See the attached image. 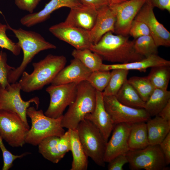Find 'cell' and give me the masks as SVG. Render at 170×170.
I'll use <instances>...</instances> for the list:
<instances>
[{
  "label": "cell",
  "instance_id": "obj_1",
  "mask_svg": "<svg viewBox=\"0 0 170 170\" xmlns=\"http://www.w3.org/2000/svg\"><path fill=\"white\" fill-rule=\"evenodd\" d=\"M135 41L121 35H114L111 31L104 35L89 49L105 60L117 64H123L140 60L144 58L135 50Z\"/></svg>",
  "mask_w": 170,
  "mask_h": 170
},
{
  "label": "cell",
  "instance_id": "obj_2",
  "mask_svg": "<svg viewBox=\"0 0 170 170\" xmlns=\"http://www.w3.org/2000/svg\"><path fill=\"white\" fill-rule=\"evenodd\" d=\"M66 63L63 55L49 54L43 59L32 63L33 71L29 74L24 71L18 83L21 90L30 93L42 89L51 83Z\"/></svg>",
  "mask_w": 170,
  "mask_h": 170
},
{
  "label": "cell",
  "instance_id": "obj_3",
  "mask_svg": "<svg viewBox=\"0 0 170 170\" xmlns=\"http://www.w3.org/2000/svg\"><path fill=\"white\" fill-rule=\"evenodd\" d=\"M11 30L18 39V43L23 53V59L20 66L12 70L8 76L9 83L16 82L21 76L27 65L36 55L41 51L55 49L54 45L46 41L40 34L34 31H27L21 28L15 29L9 25Z\"/></svg>",
  "mask_w": 170,
  "mask_h": 170
},
{
  "label": "cell",
  "instance_id": "obj_4",
  "mask_svg": "<svg viewBox=\"0 0 170 170\" xmlns=\"http://www.w3.org/2000/svg\"><path fill=\"white\" fill-rule=\"evenodd\" d=\"M96 90L87 81L78 83L74 102L63 115L61 125L68 129H76L86 115L94 110L96 103Z\"/></svg>",
  "mask_w": 170,
  "mask_h": 170
},
{
  "label": "cell",
  "instance_id": "obj_5",
  "mask_svg": "<svg viewBox=\"0 0 170 170\" xmlns=\"http://www.w3.org/2000/svg\"><path fill=\"white\" fill-rule=\"evenodd\" d=\"M34 107L27 109V116L31 119V125L25 138L26 143L37 146L44 139L53 136L60 137L65 132L61 123L62 116L53 118L46 116L42 110Z\"/></svg>",
  "mask_w": 170,
  "mask_h": 170
},
{
  "label": "cell",
  "instance_id": "obj_6",
  "mask_svg": "<svg viewBox=\"0 0 170 170\" xmlns=\"http://www.w3.org/2000/svg\"><path fill=\"white\" fill-rule=\"evenodd\" d=\"M76 129L88 157L98 165L105 167L104 157L107 142L99 130L92 122L85 119L79 123Z\"/></svg>",
  "mask_w": 170,
  "mask_h": 170
},
{
  "label": "cell",
  "instance_id": "obj_7",
  "mask_svg": "<svg viewBox=\"0 0 170 170\" xmlns=\"http://www.w3.org/2000/svg\"><path fill=\"white\" fill-rule=\"evenodd\" d=\"M30 128L17 113L0 110V136L11 146L22 147Z\"/></svg>",
  "mask_w": 170,
  "mask_h": 170
},
{
  "label": "cell",
  "instance_id": "obj_8",
  "mask_svg": "<svg viewBox=\"0 0 170 170\" xmlns=\"http://www.w3.org/2000/svg\"><path fill=\"white\" fill-rule=\"evenodd\" d=\"M130 169L166 170L168 167L159 145H149L141 149L129 150L126 154Z\"/></svg>",
  "mask_w": 170,
  "mask_h": 170
},
{
  "label": "cell",
  "instance_id": "obj_9",
  "mask_svg": "<svg viewBox=\"0 0 170 170\" xmlns=\"http://www.w3.org/2000/svg\"><path fill=\"white\" fill-rule=\"evenodd\" d=\"M21 89L18 82L10 83L3 88L0 85V110L17 113L28 126L26 111L31 103H34L38 109L39 98L35 97L28 101L24 100L20 95Z\"/></svg>",
  "mask_w": 170,
  "mask_h": 170
},
{
  "label": "cell",
  "instance_id": "obj_10",
  "mask_svg": "<svg viewBox=\"0 0 170 170\" xmlns=\"http://www.w3.org/2000/svg\"><path fill=\"white\" fill-rule=\"evenodd\" d=\"M78 83L51 85L46 89L50 96L48 107L44 114L49 117L57 118L62 116L68 106L74 101Z\"/></svg>",
  "mask_w": 170,
  "mask_h": 170
},
{
  "label": "cell",
  "instance_id": "obj_11",
  "mask_svg": "<svg viewBox=\"0 0 170 170\" xmlns=\"http://www.w3.org/2000/svg\"><path fill=\"white\" fill-rule=\"evenodd\" d=\"M105 109L115 125L122 123L133 124L146 122L150 116L144 109H135L124 105L115 96H104Z\"/></svg>",
  "mask_w": 170,
  "mask_h": 170
},
{
  "label": "cell",
  "instance_id": "obj_12",
  "mask_svg": "<svg viewBox=\"0 0 170 170\" xmlns=\"http://www.w3.org/2000/svg\"><path fill=\"white\" fill-rule=\"evenodd\" d=\"M49 30L54 35L76 49H89L93 44L89 31L62 22L51 26Z\"/></svg>",
  "mask_w": 170,
  "mask_h": 170
},
{
  "label": "cell",
  "instance_id": "obj_13",
  "mask_svg": "<svg viewBox=\"0 0 170 170\" xmlns=\"http://www.w3.org/2000/svg\"><path fill=\"white\" fill-rule=\"evenodd\" d=\"M147 0H129L109 6L115 14L114 33L127 36L132 23Z\"/></svg>",
  "mask_w": 170,
  "mask_h": 170
},
{
  "label": "cell",
  "instance_id": "obj_14",
  "mask_svg": "<svg viewBox=\"0 0 170 170\" xmlns=\"http://www.w3.org/2000/svg\"><path fill=\"white\" fill-rule=\"evenodd\" d=\"M154 7L147 0L134 19L142 21L148 27L150 35L157 47L170 46V33L156 17Z\"/></svg>",
  "mask_w": 170,
  "mask_h": 170
},
{
  "label": "cell",
  "instance_id": "obj_15",
  "mask_svg": "<svg viewBox=\"0 0 170 170\" xmlns=\"http://www.w3.org/2000/svg\"><path fill=\"white\" fill-rule=\"evenodd\" d=\"M132 124L122 123L115 125L111 137L106 144L105 162H109L119 155L126 154L129 150L128 141Z\"/></svg>",
  "mask_w": 170,
  "mask_h": 170
},
{
  "label": "cell",
  "instance_id": "obj_16",
  "mask_svg": "<svg viewBox=\"0 0 170 170\" xmlns=\"http://www.w3.org/2000/svg\"><path fill=\"white\" fill-rule=\"evenodd\" d=\"M84 119L90 121L98 128L107 142L115 125L105 109L102 92L96 91L94 109L86 115Z\"/></svg>",
  "mask_w": 170,
  "mask_h": 170
},
{
  "label": "cell",
  "instance_id": "obj_17",
  "mask_svg": "<svg viewBox=\"0 0 170 170\" xmlns=\"http://www.w3.org/2000/svg\"><path fill=\"white\" fill-rule=\"evenodd\" d=\"M82 4L79 0H51L42 10L24 16L21 18L20 22L22 25L30 27L45 21L53 12L61 7L71 8Z\"/></svg>",
  "mask_w": 170,
  "mask_h": 170
},
{
  "label": "cell",
  "instance_id": "obj_18",
  "mask_svg": "<svg viewBox=\"0 0 170 170\" xmlns=\"http://www.w3.org/2000/svg\"><path fill=\"white\" fill-rule=\"evenodd\" d=\"M92 72L79 60L74 58L71 60L69 65L59 72L51 83L58 85L78 83L87 81Z\"/></svg>",
  "mask_w": 170,
  "mask_h": 170
},
{
  "label": "cell",
  "instance_id": "obj_19",
  "mask_svg": "<svg viewBox=\"0 0 170 170\" xmlns=\"http://www.w3.org/2000/svg\"><path fill=\"white\" fill-rule=\"evenodd\" d=\"M70 9L64 22L72 26L90 31L95 22L97 9L93 7L82 4Z\"/></svg>",
  "mask_w": 170,
  "mask_h": 170
},
{
  "label": "cell",
  "instance_id": "obj_20",
  "mask_svg": "<svg viewBox=\"0 0 170 170\" xmlns=\"http://www.w3.org/2000/svg\"><path fill=\"white\" fill-rule=\"evenodd\" d=\"M97 10L95 24L89 31L93 44L97 43L106 33L114 32L116 21L115 14L109 5L104 6Z\"/></svg>",
  "mask_w": 170,
  "mask_h": 170
},
{
  "label": "cell",
  "instance_id": "obj_21",
  "mask_svg": "<svg viewBox=\"0 0 170 170\" xmlns=\"http://www.w3.org/2000/svg\"><path fill=\"white\" fill-rule=\"evenodd\" d=\"M162 65H170V61L161 57L157 54H154L140 60L128 63L112 65L103 63L100 70L110 71L116 69H122L145 72L149 68Z\"/></svg>",
  "mask_w": 170,
  "mask_h": 170
},
{
  "label": "cell",
  "instance_id": "obj_22",
  "mask_svg": "<svg viewBox=\"0 0 170 170\" xmlns=\"http://www.w3.org/2000/svg\"><path fill=\"white\" fill-rule=\"evenodd\" d=\"M150 145H159L170 132V121L156 116L146 122Z\"/></svg>",
  "mask_w": 170,
  "mask_h": 170
},
{
  "label": "cell",
  "instance_id": "obj_23",
  "mask_svg": "<svg viewBox=\"0 0 170 170\" xmlns=\"http://www.w3.org/2000/svg\"><path fill=\"white\" fill-rule=\"evenodd\" d=\"M70 131L73 160L71 170H86L88 165V156L79 139L76 129Z\"/></svg>",
  "mask_w": 170,
  "mask_h": 170
},
{
  "label": "cell",
  "instance_id": "obj_24",
  "mask_svg": "<svg viewBox=\"0 0 170 170\" xmlns=\"http://www.w3.org/2000/svg\"><path fill=\"white\" fill-rule=\"evenodd\" d=\"M128 143L129 150L143 149L150 145L145 122L132 124Z\"/></svg>",
  "mask_w": 170,
  "mask_h": 170
},
{
  "label": "cell",
  "instance_id": "obj_25",
  "mask_svg": "<svg viewBox=\"0 0 170 170\" xmlns=\"http://www.w3.org/2000/svg\"><path fill=\"white\" fill-rule=\"evenodd\" d=\"M115 96L119 102L124 105L135 109L144 108L145 102L127 80Z\"/></svg>",
  "mask_w": 170,
  "mask_h": 170
},
{
  "label": "cell",
  "instance_id": "obj_26",
  "mask_svg": "<svg viewBox=\"0 0 170 170\" xmlns=\"http://www.w3.org/2000/svg\"><path fill=\"white\" fill-rule=\"evenodd\" d=\"M170 100V91L155 88L145 102L144 109L150 117L155 116L158 115Z\"/></svg>",
  "mask_w": 170,
  "mask_h": 170
},
{
  "label": "cell",
  "instance_id": "obj_27",
  "mask_svg": "<svg viewBox=\"0 0 170 170\" xmlns=\"http://www.w3.org/2000/svg\"><path fill=\"white\" fill-rule=\"evenodd\" d=\"M59 137L56 136L48 137L38 145L39 153L45 159L54 164L58 163L64 157L57 147Z\"/></svg>",
  "mask_w": 170,
  "mask_h": 170
},
{
  "label": "cell",
  "instance_id": "obj_28",
  "mask_svg": "<svg viewBox=\"0 0 170 170\" xmlns=\"http://www.w3.org/2000/svg\"><path fill=\"white\" fill-rule=\"evenodd\" d=\"M71 55L92 71L100 70L103 64L101 57L89 49H75L72 51Z\"/></svg>",
  "mask_w": 170,
  "mask_h": 170
},
{
  "label": "cell",
  "instance_id": "obj_29",
  "mask_svg": "<svg viewBox=\"0 0 170 170\" xmlns=\"http://www.w3.org/2000/svg\"><path fill=\"white\" fill-rule=\"evenodd\" d=\"M170 65L153 67L147 76L155 88L167 90L170 79Z\"/></svg>",
  "mask_w": 170,
  "mask_h": 170
},
{
  "label": "cell",
  "instance_id": "obj_30",
  "mask_svg": "<svg viewBox=\"0 0 170 170\" xmlns=\"http://www.w3.org/2000/svg\"><path fill=\"white\" fill-rule=\"evenodd\" d=\"M128 73V70L124 69L112 70L110 72V77L109 83L102 92L103 96L116 95L127 80Z\"/></svg>",
  "mask_w": 170,
  "mask_h": 170
},
{
  "label": "cell",
  "instance_id": "obj_31",
  "mask_svg": "<svg viewBox=\"0 0 170 170\" xmlns=\"http://www.w3.org/2000/svg\"><path fill=\"white\" fill-rule=\"evenodd\" d=\"M127 81L144 102L147 100L155 88L147 76H133L130 77Z\"/></svg>",
  "mask_w": 170,
  "mask_h": 170
},
{
  "label": "cell",
  "instance_id": "obj_32",
  "mask_svg": "<svg viewBox=\"0 0 170 170\" xmlns=\"http://www.w3.org/2000/svg\"><path fill=\"white\" fill-rule=\"evenodd\" d=\"M136 39L134 48L137 54L144 57L157 54L158 47L150 35L142 36Z\"/></svg>",
  "mask_w": 170,
  "mask_h": 170
},
{
  "label": "cell",
  "instance_id": "obj_33",
  "mask_svg": "<svg viewBox=\"0 0 170 170\" xmlns=\"http://www.w3.org/2000/svg\"><path fill=\"white\" fill-rule=\"evenodd\" d=\"M110 77V71H92L87 81L96 90L103 92L108 85Z\"/></svg>",
  "mask_w": 170,
  "mask_h": 170
},
{
  "label": "cell",
  "instance_id": "obj_34",
  "mask_svg": "<svg viewBox=\"0 0 170 170\" xmlns=\"http://www.w3.org/2000/svg\"><path fill=\"white\" fill-rule=\"evenodd\" d=\"M8 29V24L0 22V47L9 50L15 56L19 55L21 48L18 42H15L7 36L6 32Z\"/></svg>",
  "mask_w": 170,
  "mask_h": 170
},
{
  "label": "cell",
  "instance_id": "obj_35",
  "mask_svg": "<svg viewBox=\"0 0 170 170\" xmlns=\"http://www.w3.org/2000/svg\"><path fill=\"white\" fill-rule=\"evenodd\" d=\"M6 53L2 51H0V85L5 88L10 83L8 81V76L10 71L15 69L7 63Z\"/></svg>",
  "mask_w": 170,
  "mask_h": 170
},
{
  "label": "cell",
  "instance_id": "obj_36",
  "mask_svg": "<svg viewBox=\"0 0 170 170\" xmlns=\"http://www.w3.org/2000/svg\"><path fill=\"white\" fill-rule=\"evenodd\" d=\"M0 148L2 153L3 164L2 170H8L13 166V162L16 159L21 158L29 153L26 152L19 155L13 154L8 150L3 142V139L0 136Z\"/></svg>",
  "mask_w": 170,
  "mask_h": 170
},
{
  "label": "cell",
  "instance_id": "obj_37",
  "mask_svg": "<svg viewBox=\"0 0 170 170\" xmlns=\"http://www.w3.org/2000/svg\"><path fill=\"white\" fill-rule=\"evenodd\" d=\"M129 34L136 39L141 36L150 35L149 29L144 22L134 19L133 21Z\"/></svg>",
  "mask_w": 170,
  "mask_h": 170
},
{
  "label": "cell",
  "instance_id": "obj_38",
  "mask_svg": "<svg viewBox=\"0 0 170 170\" xmlns=\"http://www.w3.org/2000/svg\"><path fill=\"white\" fill-rule=\"evenodd\" d=\"M57 147L59 151L63 156L68 152L71 150V145L70 130L59 137L57 144Z\"/></svg>",
  "mask_w": 170,
  "mask_h": 170
},
{
  "label": "cell",
  "instance_id": "obj_39",
  "mask_svg": "<svg viewBox=\"0 0 170 170\" xmlns=\"http://www.w3.org/2000/svg\"><path fill=\"white\" fill-rule=\"evenodd\" d=\"M41 0H15L16 5L20 9L33 13Z\"/></svg>",
  "mask_w": 170,
  "mask_h": 170
},
{
  "label": "cell",
  "instance_id": "obj_40",
  "mask_svg": "<svg viewBox=\"0 0 170 170\" xmlns=\"http://www.w3.org/2000/svg\"><path fill=\"white\" fill-rule=\"evenodd\" d=\"M108 163L109 170H123V166L128 163V160L126 154H122L116 157Z\"/></svg>",
  "mask_w": 170,
  "mask_h": 170
},
{
  "label": "cell",
  "instance_id": "obj_41",
  "mask_svg": "<svg viewBox=\"0 0 170 170\" xmlns=\"http://www.w3.org/2000/svg\"><path fill=\"white\" fill-rule=\"evenodd\" d=\"M167 165L170 163V132L159 144Z\"/></svg>",
  "mask_w": 170,
  "mask_h": 170
},
{
  "label": "cell",
  "instance_id": "obj_42",
  "mask_svg": "<svg viewBox=\"0 0 170 170\" xmlns=\"http://www.w3.org/2000/svg\"><path fill=\"white\" fill-rule=\"evenodd\" d=\"M79 1L82 4L93 7L97 10L104 6H109V0H79Z\"/></svg>",
  "mask_w": 170,
  "mask_h": 170
},
{
  "label": "cell",
  "instance_id": "obj_43",
  "mask_svg": "<svg viewBox=\"0 0 170 170\" xmlns=\"http://www.w3.org/2000/svg\"><path fill=\"white\" fill-rule=\"evenodd\" d=\"M154 8L162 10H167L170 12V0H149Z\"/></svg>",
  "mask_w": 170,
  "mask_h": 170
},
{
  "label": "cell",
  "instance_id": "obj_44",
  "mask_svg": "<svg viewBox=\"0 0 170 170\" xmlns=\"http://www.w3.org/2000/svg\"><path fill=\"white\" fill-rule=\"evenodd\" d=\"M157 116L166 121H170V100Z\"/></svg>",
  "mask_w": 170,
  "mask_h": 170
},
{
  "label": "cell",
  "instance_id": "obj_45",
  "mask_svg": "<svg viewBox=\"0 0 170 170\" xmlns=\"http://www.w3.org/2000/svg\"><path fill=\"white\" fill-rule=\"evenodd\" d=\"M127 1V0H109V6L118 4Z\"/></svg>",
  "mask_w": 170,
  "mask_h": 170
},
{
  "label": "cell",
  "instance_id": "obj_46",
  "mask_svg": "<svg viewBox=\"0 0 170 170\" xmlns=\"http://www.w3.org/2000/svg\"></svg>",
  "mask_w": 170,
  "mask_h": 170
}]
</instances>
